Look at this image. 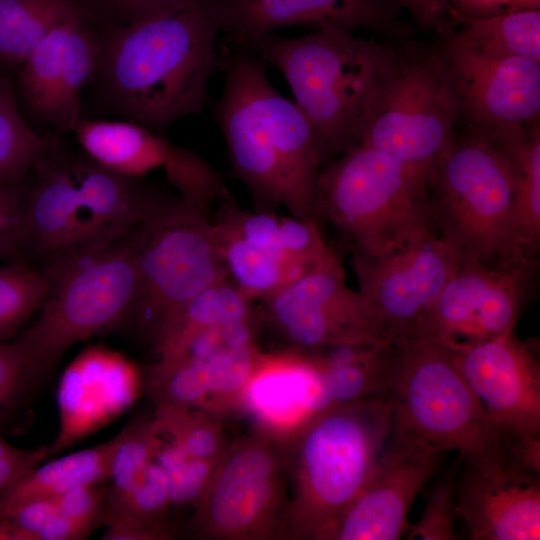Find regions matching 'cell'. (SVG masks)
<instances>
[{
  "mask_svg": "<svg viewBox=\"0 0 540 540\" xmlns=\"http://www.w3.org/2000/svg\"><path fill=\"white\" fill-rule=\"evenodd\" d=\"M93 84L108 109L155 132L201 113L221 65L216 0L127 25L97 27Z\"/></svg>",
  "mask_w": 540,
  "mask_h": 540,
  "instance_id": "obj_1",
  "label": "cell"
},
{
  "mask_svg": "<svg viewBox=\"0 0 540 540\" xmlns=\"http://www.w3.org/2000/svg\"><path fill=\"white\" fill-rule=\"evenodd\" d=\"M241 400L264 431L281 441L331 405L311 359L288 354H263Z\"/></svg>",
  "mask_w": 540,
  "mask_h": 540,
  "instance_id": "obj_25",
  "label": "cell"
},
{
  "mask_svg": "<svg viewBox=\"0 0 540 540\" xmlns=\"http://www.w3.org/2000/svg\"><path fill=\"white\" fill-rule=\"evenodd\" d=\"M457 113L474 134L497 145L535 122L540 112V61L491 58L448 44L441 58Z\"/></svg>",
  "mask_w": 540,
  "mask_h": 540,
  "instance_id": "obj_16",
  "label": "cell"
},
{
  "mask_svg": "<svg viewBox=\"0 0 540 540\" xmlns=\"http://www.w3.org/2000/svg\"><path fill=\"white\" fill-rule=\"evenodd\" d=\"M263 303L274 329L309 353L351 343H388L373 307L348 286L341 259L330 247L312 269Z\"/></svg>",
  "mask_w": 540,
  "mask_h": 540,
  "instance_id": "obj_13",
  "label": "cell"
},
{
  "mask_svg": "<svg viewBox=\"0 0 540 540\" xmlns=\"http://www.w3.org/2000/svg\"><path fill=\"white\" fill-rule=\"evenodd\" d=\"M471 4L482 7H497L504 4V0H465Z\"/></svg>",
  "mask_w": 540,
  "mask_h": 540,
  "instance_id": "obj_50",
  "label": "cell"
},
{
  "mask_svg": "<svg viewBox=\"0 0 540 540\" xmlns=\"http://www.w3.org/2000/svg\"><path fill=\"white\" fill-rule=\"evenodd\" d=\"M540 0H504L510 10L539 9Z\"/></svg>",
  "mask_w": 540,
  "mask_h": 540,
  "instance_id": "obj_49",
  "label": "cell"
},
{
  "mask_svg": "<svg viewBox=\"0 0 540 540\" xmlns=\"http://www.w3.org/2000/svg\"><path fill=\"white\" fill-rule=\"evenodd\" d=\"M142 378L123 354L90 346L65 369L58 388L60 425L50 446L58 454L123 414L137 399Z\"/></svg>",
  "mask_w": 540,
  "mask_h": 540,
  "instance_id": "obj_21",
  "label": "cell"
},
{
  "mask_svg": "<svg viewBox=\"0 0 540 540\" xmlns=\"http://www.w3.org/2000/svg\"><path fill=\"white\" fill-rule=\"evenodd\" d=\"M209 207L164 197L136 228L140 286L133 317L151 329L155 343L191 300L228 278Z\"/></svg>",
  "mask_w": 540,
  "mask_h": 540,
  "instance_id": "obj_10",
  "label": "cell"
},
{
  "mask_svg": "<svg viewBox=\"0 0 540 540\" xmlns=\"http://www.w3.org/2000/svg\"><path fill=\"white\" fill-rule=\"evenodd\" d=\"M456 515L473 540L540 539L539 476L504 457L469 465L456 501Z\"/></svg>",
  "mask_w": 540,
  "mask_h": 540,
  "instance_id": "obj_22",
  "label": "cell"
},
{
  "mask_svg": "<svg viewBox=\"0 0 540 540\" xmlns=\"http://www.w3.org/2000/svg\"><path fill=\"white\" fill-rule=\"evenodd\" d=\"M252 301L226 278L204 290L181 311L171 327L156 343L161 361L183 354L201 332L240 321H253Z\"/></svg>",
  "mask_w": 540,
  "mask_h": 540,
  "instance_id": "obj_29",
  "label": "cell"
},
{
  "mask_svg": "<svg viewBox=\"0 0 540 540\" xmlns=\"http://www.w3.org/2000/svg\"><path fill=\"white\" fill-rule=\"evenodd\" d=\"M50 446L22 449L7 443L0 434V494L50 456Z\"/></svg>",
  "mask_w": 540,
  "mask_h": 540,
  "instance_id": "obj_43",
  "label": "cell"
},
{
  "mask_svg": "<svg viewBox=\"0 0 540 540\" xmlns=\"http://www.w3.org/2000/svg\"><path fill=\"white\" fill-rule=\"evenodd\" d=\"M72 132L84 153L115 173L142 178L164 170L167 181L189 203L210 206L225 187L194 151L135 122L80 118Z\"/></svg>",
  "mask_w": 540,
  "mask_h": 540,
  "instance_id": "obj_18",
  "label": "cell"
},
{
  "mask_svg": "<svg viewBox=\"0 0 540 540\" xmlns=\"http://www.w3.org/2000/svg\"><path fill=\"white\" fill-rule=\"evenodd\" d=\"M198 0H94L87 20L96 27L127 25L180 11Z\"/></svg>",
  "mask_w": 540,
  "mask_h": 540,
  "instance_id": "obj_39",
  "label": "cell"
},
{
  "mask_svg": "<svg viewBox=\"0 0 540 540\" xmlns=\"http://www.w3.org/2000/svg\"><path fill=\"white\" fill-rule=\"evenodd\" d=\"M94 527L58 513L37 534L36 540H76L86 538Z\"/></svg>",
  "mask_w": 540,
  "mask_h": 540,
  "instance_id": "obj_47",
  "label": "cell"
},
{
  "mask_svg": "<svg viewBox=\"0 0 540 540\" xmlns=\"http://www.w3.org/2000/svg\"><path fill=\"white\" fill-rule=\"evenodd\" d=\"M99 52L98 29L87 19L59 24L19 67L18 103L44 126L72 132L81 118V93L93 79Z\"/></svg>",
  "mask_w": 540,
  "mask_h": 540,
  "instance_id": "obj_17",
  "label": "cell"
},
{
  "mask_svg": "<svg viewBox=\"0 0 540 540\" xmlns=\"http://www.w3.org/2000/svg\"><path fill=\"white\" fill-rule=\"evenodd\" d=\"M49 281L26 261L0 266V343L15 335L43 305Z\"/></svg>",
  "mask_w": 540,
  "mask_h": 540,
  "instance_id": "obj_36",
  "label": "cell"
},
{
  "mask_svg": "<svg viewBox=\"0 0 540 540\" xmlns=\"http://www.w3.org/2000/svg\"><path fill=\"white\" fill-rule=\"evenodd\" d=\"M240 48L285 77L321 164L358 144L397 54L330 26L292 38L268 34Z\"/></svg>",
  "mask_w": 540,
  "mask_h": 540,
  "instance_id": "obj_4",
  "label": "cell"
},
{
  "mask_svg": "<svg viewBox=\"0 0 540 540\" xmlns=\"http://www.w3.org/2000/svg\"><path fill=\"white\" fill-rule=\"evenodd\" d=\"M153 420L161 436L195 458L219 461L228 448L220 424L206 412L157 403Z\"/></svg>",
  "mask_w": 540,
  "mask_h": 540,
  "instance_id": "obj_34",
  "label": "cell"
},
{
  "mask_svg": "<svg viewBox=\"0 0 540 540\" xmlns=\"http://www.w3.org/2000/svg\"><path fill=\"white\" fill-rule=\"evenodd\" d=\"M508 156L514 174V215L520 242L535 257L540 238V134L525 128L496 145Z\"/></svg>",
  "mask_w": 540,
  "mask_h": 540,
  "instance_id": "obj_31",
  "label": "cell"
},
{
  "mask_svg": "<svg viewBox=\"0 0 540 540\" xmlns=\"http://www.w3.org/2000/svg\"><path fill=\"white\" fill-rule=\"evenodd\" d=\"M136 228L94 253L41 268L47 297L37 321L15 342L47 375L74 344L134 316L140 286Z\"/></svg>",
  "mask_w": 540,
  "mask_h": 540,
  "instance_id": "obj_9",
  "label": "cell"
},
{
  "mask_svg": "<svg viewBox=\"0 0 540 540\" xmlns=\"http://www.w3.org/2000/svg\"><path fill=\"white\" fill-rule=\"evenodd\" d=\"M353 266L358 291L376 312L386 341L395 344L417 335L462 264L455 249L436 236L379 257L353 254Z\"/></svg>",
  "mask_w": 540,
  "mask_h": 540,
  "instance_id": "obj_15",
  "label": "cell"
},
{
  "mask_svg": "<svg viewBox=\"0 0 540 540\" xmlns=\"http://www.w3.org/2000/svg\"><path fill=\"white\" fill-rule=\"evenodd\" d=\"M27 199L28 186L22 180L0 182V260L26 261L24 230Z\"/></svg>",
  "mask_w": 540,
  "mask_h": 540,
  "instance_id": "obj_40",
  "label": "cell"
},
{
  "mask_svg": "<svg viewBox=\"0 0 540 540\" xmlns=\"http://www.w3.org/2000/svg\"><path fill=\"white\" fill-rule=\"evenodd\" d=\"M166 527H152L138 524H110L102 539L107 540H151L171 537Z\"/></svg>",
  "mask_w": 540,
  "mask_h": 540,
  "instance_id": "obj_48",
  "label": "cell"
},
{
  "mask_svg": "<svg viewBox=\"0 0 540 540\" xmlns=\"http://www.w3.org/2000/svg\"><path fill=\"white\" fill-rule=\"evenodd\" d=\"M107 493L97 483L79 486L54 499L61 515L96 528L104 522Z\"/></svg>",
  "mask_w": 540,
  "mask_h": 540,
  "instance_id": "obj_42",
  "label": "cell"
},
{
  "mask_svg": "<svg viewBox=\"0 0 540 540\" xmlns=\"http://www.w3.org/2000/svg\"><path fill=\"white\" fill-rule=\"evenodd\" d=\"M281 219L239 205L212 219L214 242L228 278L252 302L273 297L308 272L287 254Z\"/></svg>",
  "mask_w": 540,
  "mask_h": 540,
  "instance_id": "obj_23",
  "label": "cell"
},
{
  "mask_svg": "<svg viewBox=\"0 0 540 540\" xmlns=\"http://www.w3.org/2000/svg\"><path fill=\"white\" fill-rule=\"evenodd\" d=\"M59 513L54 498L22 504L3 517L13 527L15 540H36L38 532Z\"/></svg>",
  "mask_w": 540,
  "mask_h": 540,
  "instance_id": "obj_44",
  "label": "cell"
},
{
  "mask_svg": "<svg viewBox=\"0 0 540 540\" xmlns=\"http://www.w3.org/2000/svg\"><path fill=\"white\" fill-rule=\"evenodd\" d=\"M153 460L166 476L171 504L178 506H196L219 462L190 456L161 436Z\"/></svg>",
  "mask_w": 540,
  "mask_h": 540,
  "instance_id": "obj_37",
  "label": "cell"
},
{
  "mask_svg": "<svg viewBox=\"0 0 540 540\" xmlns=\"http://www.w3.org/2000/svg\"><path fill=\"white\" fill-rule=\"evenodd\" d=\"M429 187L390 155L363 144L319 173L316 209L374 258L436 237Z\"/></svg>",
  "mask_w": 540,
  "mask_h": 540,
  "instance_id": "obj_6",
  "label": "cell"
},
{
  "mask_svg": "<svg viewBox=\"0 0 540 540\" xmlns=\"http://www.w3.org/2000/svg\"><path fill=\"white\" fill-rule=\"evenodd\" d=\"M287 479L281 440L262 431L231 444L195 506L198 534L228 540L283 536Z\"/></svg>",
  "mask_w": 540,
  "mask_h": 540,
  "instance_id": "obj_12",
  "label": "cell"
},
{
  "mask_svg": "<svg viewBox=\"0 0 540 540\" xmlns=\"http://www.w3.org/2000/svg\"><path fill=\"white\" fill-rule=\"evenodd\" d=\"M449 44L491 58L524 57L540 61V11L510 10L470 19Z\"/></svg>",
  "mask_w": 540,
  "mask_h": 540,
  "instance_id": "obj_30",
  "label": "cell"
},
{
  "mask_svg": "<svg viewBox=\"0 0 540 540\" xmlns=\"http://www.w3.org/2000/svg\"><path fill=\"white\" fill-rule=\"evenodd\" d=\"M118 434L119 440L111 461L110 494L121 493L133 484L145 466L153 460L160 442L153 417L135 420Z\"/></svg>",
  "mask_w": 540,
  "mask_h": 540,
  "instance_id": "obj_38",
  "label": "cell"
},
{
  "mask_svg": "<svg viewBox=\"0 0 540 540\" xmlns=\"http://www.w3.org/2000/svg\"><path fill=\"white\" fill-rule=\"evenodd\" d=\"M170 505L166 476L151 460L127 490L107 493L104 523L165 527L164 516Z\"/></svg>",
  "mask_w": 540,
  "mask_h": 540,
  "instance_id": "obj_33",
  "label": "cell"
},
{
  "mask_svg": "<svg viewBox=\"0 0 540 540\" xmlns=\"http://www.w3.org/2000/svg\"><path fill=\"white\" fill-rule=\"evenodd\" d=\"M456 493L451 480H445L430 490L418 523L411 526L408 539L455 540Z\"/></svg>",
  "mask_w": 540,
  "mask_h": 540,
  "instance_id": "obj_41",
  "label": "cell"
},
{
  "mask_svg": "<svg viewBox=\"0 0 540 540\" xmlns=\"http://www.w3.org/2000/svg\"><path fill=\"white\" fill-rule=\"evenodd\" d=\"M535 270V259L507 267H461L420 322L416 336L454 351L514 331Z\"/></svg>",
  "mask_w": 540,
  "mask_h": 540,
  "instance_id": "obj_14",
  "label": "cell"
},
{
  "mask_svg": "<svg viewBox=\"0 0 540 540\" xmlns=\"http://www.w3.org/2000/svg\"><path fill=\"white\" fill-rule=\"evenodd\" d=\"M439 452L392 431L371 477L323 540H395L411 528L409 510L432 476Z\"/></svg>",
  "mask_w": 540,
  "mask_h": 540,
  "instance_id": "obj_19",
  "label": "cell"
},
{
  "mask_svg": "<svg viewBox=\"0 0 540 540\" xmlns=\"http://www.w3.org/2000/svg\"><path fill=\"white\" fill-rule=\"evenodd\" d=\"M449 351L486 415L502 433L540 434L539 361L514 331Z\"/></svg>",
  "mask_w": 540,
  "mask_h": 540,
  "instance_id": "obj_20",
  "label": "cell"
},
{
  "mask_svg": "<svg viewBox=\"0 0 540 540\" xmlns=\"http://www.w3.org/2000/svg\"><path fill=\"white\" fill-rule=\"evenodd\" d=\"M406 7L424 26L441 28L452 16L448 0H395Z\"/></svg>",
  "mask_w": 540,
  "mask_h": 540,
  "instance_id": "obj_46",
  "label": "cell"
},
{
  "mask_svg": "<svg viewBox=\"0 0 540 540\" xmlns=\"http://www.w3.org/2000/svg\"><path fill=\"white\" fill-rule=\"evenodd\" d=\"M457 114L442 59L397 53L358 144L390 155L430 188L455 141Z\"/></svg>",
  "mask_w": 540,
  "mask_h": 540,
  "instance_id": "obj_11",
  "label": "cell"
},
{
  "mask_svg": "<svg viewBox=\"0 0 540 540\" xmlns=\"http://www.w3.org/2000/svg\"><path fill=\"white\" fill-rule=\"evenodd\" d=\"M85 1H86L87 5H88L89 3H91L94 0H85Z\"/></svg>",
  "mask_w": 540,
  "mask_h": 540,
  "instance_id": "obj_51",
  "label": "cell"
},
{
  "mask_svg": "<svg viewBox=\"0 0 540 540\" xmlns=\"http://www.w3.org/2000/svg\"><path fill=\"white\" fill-rule=\"evenodd\" d=\"M57 142L27 124L20 113L15 84L0 75V182L22 180Z\"/></svg>",
  "mask_w": 540,
  "mask_h": 540,
  "instance_id": "obj_32",
  "label": "cell"
},
{
  "mask_svg": "<svg viewBox=\"0 0 540 540\" xmlns=\"http://www.w3.org/2000/svg\"><path fill=\"white\" fill-rule=\"evenodd\" d=\"M87 13L85 0H0V65L20 67L53 28Z\"/></svg>",
  "mask_w": 540,
  "mask_h": 540,
  "instance_id": "obj_28",
  "label": "cell"
},
{
  "mask_svg": "<svg viewBox=\"0 0 540 540\" xmlns=\"http://www.w3.org/2000/svg\"><path fill=\"white\" fill-rule=\"evenodd\" d=\"M504 458L516 468L536 476L540 473V434L502 433Z\"/></svg>",
  "mask_w": 540,
  "mask_h": 540,
  "instance_id": "obj_45",
  "label": "cell"
},
{
  "mask_svg": "<svg viewBox=\"0 0 540 540\" xmlns=\"http://www.w3.org/2000/svg\"><path fill=\"white\" fill-rule=\"evenodd\" d=\"M24 230L26 261L40 269L94 253L126 236L165 196L57 142L33 166Z\"/></svg>",
  "mask_w": 540,
  "mask_h": 540,
  "instance_id": "obj_3",
  "label": "cell"
},
{
  "mask_svg": "<svg viewBox=\"0 0 540 540\" xmlns=\"http://www.w3.org/2000/svg\"><path fill=\"white\" fill-rule=\"evenodd\" d=\"M392 429L388 396L332 404L283 442L290 494L283 536L321 539L365 486Z\"/></svg>",
  "mask_w": 540,
  "mask_h": 540,
  "instance_id": "obj_5",
  "label": "cell"
},
{
  "mask_svg": "<svg viewBox=\"0 0 540 540\" xmlns=\"http://www.w3.org/2000/svg\"><path fill=\"white\" fill-rule=\"evenodd\" d=\"M388 397L392 431L439 453L458 451L469 465L503 458V434L486 415L450 351L433 339L415 336L395 343Z\"/></svg>",
  "mask_w": 540,
  "mask_h": 540,
  "instance_id": "obj_8",
  "label": "cell"
},
{
  "mask_svg": "<svg viewBox=\"0 0 540 540\" xmlns=\"http://www.w3.org/2000/svg\"><path fill=\"white\" fill-rule=\"evenodd\" d=\"M395 0H216L220 31L242 47L293 25L350 31L385 28L395 21Z\"/></svg>",
  "mask_w": 540,
  "mask_h": 540,
  "instance_id": "obj_24",
  "label": "cell"
},
{
  "mask_svg": "<svg viewBox=\"0 0 540 540\" xmlns=\"http://www.w3.org/2000/svg\"><path fill=\"white\" fill-rule=\"evenodd\" d=\"M224 67L215 118L235 175L263 209L284 205L293 216L319 225L321 162L304 115L272 86L253 52L240 48Z\"/></svg>",
  "mask_w": 540,
  "mask_h": 540,
  "instance_id": "obj_2",
  "label": "cell"
},
{
  "mask_svg": "<svg viewBox=\"0 0 540 540\" xmlns=\"http://www.w3.org/2000/svg\"><path fill=\"white\" fill-rule=\"evenodd\" d=\"M118 440L119 434L93 448L35 467L0 494V517L27 502L55 498L79 486L109 479Z\"/></svg>",
  "mask_w": 540,
  "mask_h": 540,
  "instance_id": "obj_27",
  "label": "cell"
},
{
  "mask_svg": "<svg viewBox=\"0 0 540 540\" xmlns=\"http://www.w3.org/2000/svg\"><path fill=\"white\" fill-rule=\"evenodd\" d=\"M48 376L15 341L0 343V432L17 430Z\"/></svg>",
  "mask_w": 540,
  "mask_h": 540,
  "instance_id": "obj_35",
  "label": "cell"
},
{
  "mask_svg": "<svg viewBox=\"0 0 540 540\" xmlns=\"http://www.w3.org/2000/svg\"><path fill=\"white\" fill-rule=\"evenodd\" d=\"M429 189L441 237L462 267H507L535 259L515 224L514 174L506 153L472 133L453 142Z\"/></svg>",
  "mask_w": 540,
  "mask_h": 540,
  "instance_id": "obj_7",
  "label": "cell"
},
{
  "mask_svg": "<svg viewBox=\"0 0 540 540\" xmlns=\"http://www.w3.org/2000/svg\"><path fill=\"white\" fill-rule=\"evenodd\" d=\"M321 373L332 404L388 396L395 364V345L359 342L307 355Z\"/></svg>",
  "mask_w": 540,
  "mask_h": 540,
  "instance_id": "obj_26",
  "label": "cell"
}]
</instances>
